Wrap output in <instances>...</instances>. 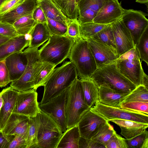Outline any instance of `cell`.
<instances>
[{"label": "cell", "mask_w": 148, "mask_h": 148, "mask_svg": "<svg viewBox=\"0 0 148 148\" xmlns=\"http://www.w3.org/2000/svg\"><path fill=\"white\" fill-rule=\"evenodd\" d=\"M76 69L71 61L54 68L44 86L43 96L39 105L43 104L68 88L77 78Z\"/></svg>", "instance_id": "obj_1"}, {"label": "cell", "mask_w": 148, "mask_h": 148, "mask_svg": "<svg viewBox=\"0 0 148 148\" xmlns=\"http://www.w3.org/2000/svg\"><path fill=\"white\" fill-rule=\"evenodd\" d=\"M90 79L98 88L104 87L119 93L128 94L136 87L120 73L115 62L97 69Z\"/></svg>", "instance_id": "obj_2"}, {"label": "cell", "mask_w": 148, "mask_h": 148, "mask_svg": "<svg viewBox=\"0 0 148 148\" xmlns=\"http://www.w3.org/2000/svg\"><path fill=\"white\" fill-rule=\"evenodd\" d=\"M74 40L67 36L52 35L38 50L43 62L56 66L68 58Z\"/></svg>", "instance_id": "obj_3"}, {"label": "cell", "mask_w": 148, "mask_h": 148, "mask_svg": "<svg viewBox=\"0 0 148 148\" xmlns=\"http://www.w3.org/2000/svg\"><path fill=\"white\" fill-rule=\"evenodd\" d=\"M90 108L85 101L81 81L77 78L67 91L65 106L67 129L77 125Z\"/></svg>", "instance_id": "obj_4"}, {"label": "cell", "mask_w": 148, "mask_h": 148, "mask_svg": "<svg viewBox=\"0 0 148 148\" xmlns=\"http://www.w3.org/2000/svg\"><path fill=\"white\" fill-rule=\"evenodd\" d=\"M68 58L74 65L80 79H90L97 69L85 39L80 37L74 41Z\"/></svg>", "instance_id": "obj_5"}, {"label": "cell", "mask_w": 148, "mask_h": 148, "mask_svg": "<svg viewBox=\"0 0 148 148\" xmlns=\"http://www.w3.org/2000/svg\"><path fill=\"white\" fill-rule=\"evenodd\" d=\"M115 62L117 69L125 77L136 86L143 85L147 75L143 69L139 53L135 47L120 56Z\"/></svg>", "instance_id": "obj_6"}, {"label": "cell", "mask_w": 148, "mask_h": 148, "mask_svg": "<svg viewBox=\"0 0 148 148\" xmlns=\"http://www.w3.org/2000/svg\"><path fill=\"white\" fill-rule=\"evenodd\" d=\"M23 51L28 59L26 67L20 78L10 84V86L18 92L33 88L35 77L44 64L40 58L38 48L28 47Z\"/></svg>", "instance_id": "obj_7"}, {"label": "cell", "mask_w": 148, "mask_h": 148, "mask_svg": "<svg viewBox=\"0 0 148 148\" xmlns=\"http://www.w3.org/2000/svg\"><path fill=\"white\" fill-rule=\"evenodd\" d=\"M38 133V148H56L63 134L61 129L49 115L41 110Z\"/></svg>", "instance_id": "obj_8"}, {"label": "cell", "mask_w": 148, "mask_h": 148, "mask_svg": "<svg viewBox=\"0 0 148 148\" xmlns=\"http://www.w3.org/2000/svg\"><path fill=\"white\" fill-rule=\"evenodd\" d=\"M68 88L48 102L39 105L41 110L50 116L64 132L67 130L65 106Z\"/></svg>", "instance_id": "obj_9"}, {"label": "cell", "mask_w": 148, "mask_h": 148, "mask_svg": "<svg viewBox=\"0 0 148 148\" xmlns=\"http://www.w3.org/2000/svg\"><path fill=\"white\" fill-rule=\"evenodd\" d=\"M90 109L108 121L110 119H118L148 124V114L131 112L120 108L108 106L100 103L98 101Z\"/></svg>", "instance_id": "obj_10"}, {"label": "cell", "mask_w": 148, "mask_h": 148, "mask_svg": "<svg viewBox=\"0 0 148 148\" xmlns=\"http://www.w3.org/2000/svg\"><path fill=\"white\" fill-rule=\"evenodd\" d=\"M120 19L130 32L135 46L146 28L148 20L142 12L124 10Z\"/></svg>", "instance_id": "obj_11"}, {"label": "cell", "mask_w": 148, "mask_h": 148, "mask_svg": "<svg viewBox=\"0 0 148 148\" xmlns=\"http://www.w3.org/2000/svg\"><path fill=\"white\" fill-rule=\"evenodd\" d=\"M38 93L34 88L18 92L12 113L35 117L40 112L37 101Z\"/></svg>", "instance_id": "obj_12"}, {"label": "cell", "mask_w": 148, "mask_h": 148, "mask_svg": "<svg viewBox=\"0 0 148 148\" xmlns=\"http://www.w3.org/2000/svg\"><path fill=\"white\" fill-rule=\"evenodd\" d=\"M109 121L90 108L83 116L77 124L80 136L91 139Z\"/></svg>", "instance_id": "obj_13"}, {"label": "cell", "mask_w": 148, "mask_h": 148, "mask_svg": "<svg viewBox=\"0 0 148 148\" xmlns=\"http://www.w3.org/2000/svg\"><path fill=\"white\" fill-rule=\"evenodd\" d=\"M85 39L94 58L97 69L115 62L120 57L109 47L93 38Z\"/></svg>", "instance_id": "obj_14"}, {"label": "cell", "mask_w": 148, "mask_h": 148, "mask_svg": "<svg viewBox=\"0 0 148 148\" xmlns=\"http://www.w3.org/2000/svg\"><path fill=\"white\" fill-rule=\"evenodd\" d=\"M124 10L118 0H106L93 22L106 25L112 24L120 19Z\"/></svg>", "instance_id": "obj_15"}, {"label": "cell", "mask_w": 148, "mask_h": 148, "mask_svg": "<svg viewBox=\"0 0 148 148\" xmlns=\"http://www.w3.org/2000/svg\"><path fill=\"white\" fill-rule=\"evenodd\" d=\"M111 24L117 52L120 56L135 47L130 32L120 19Z\"/></svg>", "instance_id": "obj_16"}, {"label": "cell", "mask_w": 148, "mask_h": 148, "mask_svg": "<svg viewBox=\"0 0 148 148\" xmlns=\"http://www.w3.org/2000/svg\"><path fill=\"white\" fill-rule=\"evenodd\" d=\"M29 118L25 115L12 113L4 127L1 131L7 135H21L27 140Z\"/></svg>", "instance_id": "obj_17"}, {"label": "cell", "mask_w": 148, "mask_h": 148, "mask_svg": "<svg viewBox=\"0 0 148 148\" xmlns=\"http://www.w3.org/2000/svg\"><path fill=\"white\" fill-rule=\"evenodd\" d=\"M106 0H80L77 4V20L80 25L93 22L97 13Z\"/></svg>", "instance_id": "obj_18"}, {"label": "cell", "mask_w": 148, "mask_h": 148, "mask_svg": "<svg viewBox=\"0 0 148 148\" xmlns=\"http://www.w3.org/2000/svg\"><path fill=\"white\" fill-rule=\"evenodd\" d=\"M11 82L18 79L22 76L27 66L28 59L24 51L9 56L5 59Z\"/></svg>", "instance_id": "obj_19"}, {"label": "cell", "mask_w": 148, "mask_h": 148, "mask_svg": "<svg viewBox=\"0 0 148 148\" xmlns=\"http://www.w3.org/2000/svg\"><path fill=\"white\" fill-rule=\"evenodd\" d=\"M3 103L0 110V131L4 128L14 108L18 91L11 86L1 92Z\"/></svg>", "instance_id": "obj_20"}, {"label": "cell", "mask_w": 148, "mask_h": 148, "mask_svg": "<svg viewBox=\"0 0 148 148\" xmlns=\"http://www.w3.org/2000/svg\"><path fill=\"white\" fill-rule=\"evenodd\" d=\"M39 5L38 0H24L13 9L0 16V21L12 25L17 19L32 14Z\"/></svg>", "instance_id": "obj_21"}, {"label": "cell", "mask_w": 148, "mask_h": 148, "mask_svg": "<svg viewBox=\"0 0 148 148\" xmlns=\"http://www.w3.org/2000/svg\"><path fill=\"white\" fill-rule=\"evenodd\" d=\"M30 38L29 34L18 35L11 38L0 46V61L12 54L23 51L28 47Z\"/></svg>", "instance_id": "obj_22"}, {"label": "cell", "mask_w": 148, "mask_h": 148, "mask_svg": "<svg viewBox=\"0 0 148 148\" xmlns=\"http://www.w3.org/2000/svg\"><path fill=\"white\" fill-rule=\"evenodd\" d=\"M108 121L119 126L121 130V134L127 139L132 138L140 134L148 127V124L131 120L112 119Z\"/></svg>", "instance_id": "obj_23"}, {"label": "cell", "mask_w": 148, "mask_h": 148, "mask_svg": "<svg viewBox=\"0 0 148 148\" xmlns=\"http://www.w3.org/2000/svg\"><path fill=\"white\" fill-rule=\"evenodd\" d=\"M29 34L30 38L28 47L32 48H38L51 36L47 23H37Z\"/></svg>", "instance_id": "obj_24"}, {"label": "cell", "mask_w": 148, "mask_h": 148, "mask_svg": "<svg viewBox=\"0 0 148 148\" xmlns=\"http://www.w3.org/2000/svg\"><path fill=\"white\" fill-rule=\"evenodd\" d=\"M98 88V101L108 106L120 108L123 98L128 94L118 93L104 87Z\"/></svg>", "instance_id": "obj_25"}, {"label": "cell", "mask_w": 148, "mask_h": 148, "mask_svg": "<svg viewBox=\"0 0 148 148\" xmlns=\"http://www.w3.org/2000/svg\"><path fill=\"white\" fill-rule=\"evenodd\" d=\"M47 18L60 21L67 26L71 20L67 18L51 0H38Z\"/></svg>", "instance_id": "obj_26"}, {"label": "cell", "mask_w": 148, "mask_h": 148, "mask_svg": "<svg viewBox=\"0 0 148 148\" xmlns=\"http://www.w3.org/2000/svg\"><path fill=\"white\" fill-rule=\"evenodd\" d=\"M80 135L77 124L64 132L57 148H79V142Z\"/></svg>", "instance_id": "obj_27"}, {"label": "cell", "mask_w": 148, "mask_h": 148, "mask_svg": "<svg viewBox=\"0 0 148 148\" xmlns=\"http://www.w3.org/2000/svg\"><path fill=\"white\" fill-rule=\"evenodd\" d=\"M84 100L90 108L99 100V88L90 79H80Z\"/></svg>", "instance_id": "obj_28"}, {"label": "cell", "mask_w": 148, "mask_h": 148, "mask_svg": "<svg viewBox=\"0 0 148 148\" xmlns=\"http://www.w3.org/2000/svg\"><path fill=\"white\" fill-rule=\"evenodd\" d=\"M65 16L71 20L77 19L78 12L75 0H51Z\"/></svg>", "instance_id": "obj_29"}, {"label": "cell", "mask_w": 148, "mask_h": 148, "mask_svg": "<svg viewBox=\"0 0 148 148\" xmlns=\"http://www.w3.org/2000/svg\"><path fill=\"white\" fill-rule=\"evenodd\" d=\"M32 14L19 18L13 23V25L18 35L29 34L37 23L33 19Z\"/></svg>", "instance_id": "obj_30"}, {"label": "cell", "mask_w": 148, "mask_h": 148, "mask_svg": "<svg viewBox=\"0 0 148 148\" xmlns=\"http://www.w3.org/2000/svg\"><path fill=\"white\" fill-rule=\"evenodd\" d=\"M91 38L106 45L117 53L111 24Z\"/></svg>", "instance_id": "obj_31"}, {"label": "cell", "mask_w": 148, "mask_h": 148, "mask_svg": "<svg viewBox=\"0 0 148 148\" xmlns=\"http://www.w3.org/2000/svg\"><path fill=\"white\" fill-rule=\"evenodd\" d=\"M39 123L38 114L35 117H29L27 148H38L37 136Z\"/></svg>", "instance_id": "obj_32"}, {"label": "cell", "mask_w": 148, "mask_h": 148, "mask_svg": "<svg viewBox=\"0 0 148 148\" xmlns=\"http://www.w3.org/2000/svg\"><path fill=\"white\" fill-rule=\"evenodd\" d=\"M136 101L148 102V89L143 85L136 86L123 98L121 103Z\"/></svg>", "instance_id": "obj_33"}, {"label": "cell", "mask_w": 148, "mask_h": 148, "mask_svg": "<svg viewBox=\"0 0 148 148\" xmlns=\"http://www.w3.org/2000/svg\"><path fill=\"white\" fill-rule=\"evenodd\" d=\"M56 66L44 62V65L36 75L33 88L37 90L40 87L44 86Z\"/></svg>", "instance_id": "obj_34"}, {"label": "cell", "mask_w": 148, "mask_h": 148, "mask_svg": "<svg viewBox=\"0 0 148 148\" xmlns=\"http://www.w3.org/2000/svg\"><path fill=\"white\" fill-rule=\"evenodd\" d=\"M107 25L101 24L93 22L81 24L80 26V37L84 39L92 37Z\"/></svg>", "instance_id": "obj_35"}, {"label": "cell", "mask_w": 148, "mask_h": 148, "mask_svg": "<svg viewBox=\"0 0 148 148\" xmlns=\"http://www.w3.org/2000/svg\"><path fill=\"white\" fill-rule=\"evenodd\" d=\"M115 131L113 127L108 122L91 139L105 146L108 141L114 134Z\"/></svg>", "instance_id": "obj_36"}, {"label": "cell", "mask_w": 148, "mask_h": 148, "mask_svg": "<svg viewBox=\"0 0 148 148\" xmlns=\"http://www.w3.org/2000/svg\"><path fill=\"white\" fill-rule=\"evenodd\" d=\"M141 61L148 65V27H147L135 45Z\"/></svg>", "instance_id": "obj_37"}, {"label": "cell", "mask_w": 148, "mask_h": 148, "mask_svg": "<svg viewBox=\"0 0 148 148\" xmlns=\"http://www.w3.org/2000/svg\"><path fill=\"white\" fill-rule=\"evenodd\" d=\"M125 140L128 148H148V132L145 130L140 134Z\"/></svg>", "instance_id": "obj_38"}, {"label": "cell", "mask_w": 148, "mask_h": 148, "mask_svg": "<svg viewBox=\"0 0 148 148\" xmlns=\"http://www.w3.org/2000/svg\"><path fill=\"white\" fill-rule=\"evenodd\" d=\"M47 20V27L51 35L67 36L66 25L56 20L48 18Z\"/></svg>", "instance_id": "obj_39"}, {"label": "cell", "mask_w": 148, "mask_h": 148, "mask_svg": "<svg viewBox=\"0 0 148 148\" xmlns=\"http://www.w3.org/2000/svg\"><path fill=\"white\" fill-rule=\"evenodd\" d=\"M120 108L131 112L148 114V102L136 101L122 103Z\"/></svg>", "instance_id": "obj_40"}, {"label": "cell", "mask_w": 148, "mask_h": 148, "mask_svg": "<svg viewBox=\"0 0 148 148\" xmlns=\"http://www.w3.org/2000/svg\"><path fill=\"white\" fill-rule=\"evenodd\" d=\"M106 148H128L125 139L118 134L116 131L108 141Z\"/></svg>", "instance_id": "obj_41"}, {"label": "cell", "mask_w": 148, "mask_h": 148, "mask_svg": "<svg viewBox=\"0 0 148 148\" xmlns=\"http://www.w3.org/2000/svg\"><path fill=\"white\" fill-rule=\"evenodd\" d=\"M80 26L77 19L71 20L67 25V36L74 41L80 37Z\"/></svg>", "instance_id": "obj_42"}, {"label": "cell", "mask_w": 148, "mask_h": 148, "mask_svg": "<svg viewBox=\"0 0 148 148\" xmlns=\"http://www.w3.org/2000/svg\"><path fill=\"white\" fill-rule=\"evenodd\" d=\"M11 82L5 60L0 61V87L6 86Z\"/></svg>", "instance_id": "obj_43"}, {"label": "cell", "mask_w": 148, "mask_h": 148, "mask_svg": "<svg viewBox=\"0 0 148 148\" xmlns=\"http://www.w3.org/2000/svg\"><path fill=\"white\" fill-rule=\"evenodd\" d=\"M0 35L11 38L18 36L13 25L1 21H0Z\"/></svg>", "instance_id": "obj_44"}, {"label": "cell", "mask_w": 148, "mask_h": 148, "mask_svg": "<svg viewBox=\"0 0 148 148\" xmlns=\"http://www.w3.org/2000/svg\"><path fill=\"white\" fill-rule=\"evenodd\" d=\"M26 139L19 135H13L6 148H27Z\"/></svg>", "instance_id": "obj_45"}, {"label": "cell", "mask_w": 148, "mask_h": 148, "mask_svg": "<svg viewBox=\"0 0 148 148\" xmlns=\"http://www.w3.org/2000/svg\"><path fill=\"white\" fill-rule=\"evenodd\" d=\"M24 0H5L0 6V16L9 12Z\"/></svg>", "instance_id": "obj_46"}, {"label": "cell", "mask_w": 148, "mask_h": 148, "mask_svg": "<svg viewBox=\"0 0 148 148\" xmlns=\"http://www.w3.org/2000/svg\"><path fill=\"white\" fill-rule=\"evenodd\" d=\"M79 148H105V146L91 139H87L80 137L79 142Z\"/></svg>", "instance_id": "obj_47"}, {"label": "cell", "mask_w": 148, "mask_h": 148, "mask_svg": "<svg viewBox=\"0 0 148 148\" xmlns=\"http://www.w3.org/2000/svg\"><path fill=\"white\" fill-rule=\"evenodd\" d=\"M32 16L33 19L37 23H47V18L39 5L33 11Z\"/></svg>", "instance_id": "obj_48"}, {"label": "cell", "mask_w": 148, "mask_h": 148, "mask_svg": "<svg viewBox=\"0 0 148 148\" xmlns=\"http://www.w3.org/2000/svg\"><path fill=\"white\" fill-rule=\"evenodd\" d=\"M12 136L5 134L0 131V148H6Z\"/></svg>", "instance_id": "obj_49"}, {"label": "cell", "mask_w": 148, "mask_h": 148, "mask_svg": "<svg viewBox=\"0 0 148 148\" xmlns=\"http://www.w3.org/2000/svg\"><path fill=\"white\" fill-rule=\"evenodd\" d=\"M10 38H11L0 35V46Z\"/></svg>", "instance_id": "obj_50"}, {"label": "cell", "mask_w": 148, "mask_h": 148, "mask_svg": "<svg viewBox=\"0 0 148 148\" xmlns=\"http://www.w3.org/2000/svg\"><path fill=\"white\" fill-rule=\"evenodd\" d=\"M136 1L141 3L148 4V0H136Z\"/></svg>", "instance_id": "obj_51"}, {"label": "cell", "mask_w": 148, "mask_h": 148, "mask_svg": "<svg viewBox=\"0 0 148 148\" xmlns=\"http://www.w3.org/2000/svg\"><path fill=\"white\" fill-rule=\"evenodd\" d=\"M3 103V99L1 93L0 92V110L2 106Z\"/></svg>", "instance_id": "obj_52"}, {"label": "cell", "mask_w": 148, "mask_h": 148, "mask_svg": "<svg viewBox=\"0 0 148 148\" xmlns=\"http://www.w3.org/2000/svg\"><path fill=\"white\" fill-rule=\"evenodd\" d=\"M5 0H0V6Z\"/></svg>", "instance_id": "obj_53"}, {"label": "cell", "mask_w": 148, "mask_h": 148, "mask_svg": "<svg viewBox=\"0 0 148 148\" xmlns=\"http://www.w3.org/2000/svg\"><path fill=\"white\" fill-rule=\"evenodd\" d=\"M80 0H75V2H76V5H77V7L78 3Z\"/></svg>", "instance_id": "obj_54"}]
</instances>
